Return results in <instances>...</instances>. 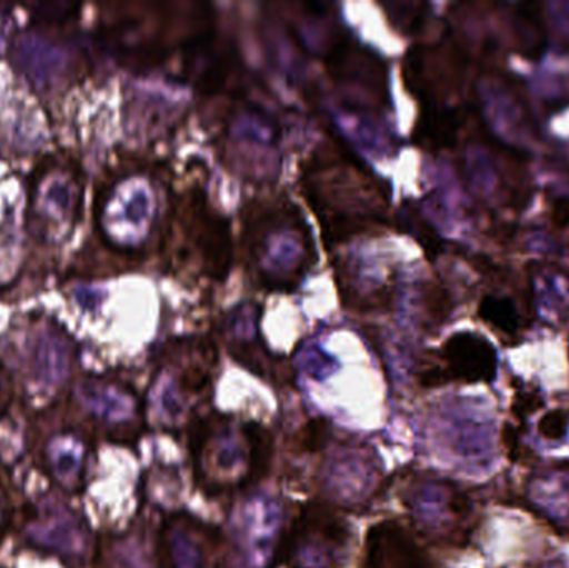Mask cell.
<instances>
[{"label": "cell", "instance_id": "obj_3", "mask_svg": "<svg viewBox=\"0 0 569 568\" xmlns=\"http://www.w3.org/2000/svg\"><path fill=\"white\" fill-rule=\"evenodd\" d=\"M220 532L190 516L163 526L162 557L169 568H220Z\"/></svg>", "mask_w": 569, "mask_h": 568}, {"label": "cell", "instance_id": "obj_13", "mask_svg": "<svg viewBox=\"0 0 569 568\" xmlns=\"http://www.w3.org/2000/svg\"><path fill=\"white\" fill-rule=\"evenodd\" d=\"M3 522H2V510H0V529H2Z\"/></svg>", "mask_w": 569, "mask_h": 568}, {"label": "cell", "instance_id": "obj_7", "mask_svg": "<svg viewBox=\"0 0 569 568\" xmlns=\"http://www.w3.org/2000/svg\"><path fill=\"white\" fill-rule=\"evenodd\" d=\"M461 117L457 110L433 109L418 122L417 137L428 149H443L457 142Z\"/></svg>", "mask_w": 569, "mask_h": 568}, {"label": "cell", "instance_id": "obj_5", "mask_svg": "<svg viewBox=\"0 0 569 568\" xmlns=\"http://www.w3.org/2000/svg\"><path fill=\"white\" fill-rule=\"evenodd\" d=\"M30 539L43 549L77 556L83 549V534L77 519L66 512H47L37 517Z\"/></svg>", "mask_w": 569, "mask_h": 568}, {"label": "cell", "instance_id": "obj_8", "mask_svg": "<svg viewBox=\"0 0 569 568\" xmlns=\"http://www.w3.org/2000/svg\"><path fill=\"white\" fill-rule=\"evenodd\" d=\"M511 30H513L515 42L523 56L537 59L543 50V22H541L540 6L523 3L515 6L511 13Z\"/></svg>", "mask_w": 569, "mask_h": 568}, {"label": "cell", "instance_id": "obj_6", "mask_svg": "<svg viewBox=\"0 0 569 568\" xmlns=\"http://www.w3.org/2000/svg\"><path fill=\"white\" fill-rule=\"evenodd\" d=\"M478 317L503 340V343H518L525 330L528 329L527 320L510 297L495 296V293L485 296L478 306Z\"/></svg>", "mask_w": 569, "mask_h": 568}, {"label": "cell", "instance_id": "obj_9", "mask_svg": "<svg viewBox=\"0 0 569 568\" xmlns=\"http://www.w3.org/2000/svg\"><path fill=\"white\" fill-rule=\"evenodd\" d=\"M49 459L53 476L62 486H77L82 476L83 449L76 437H56L50 442Z\"/></svg>", "mask_w": 569, "mask_h": 568}, {"label": "cell", "instance_id": "obj_2", "mask_svg": "<svg viewBox=\"0 0 569 568\" xmlns=\"http://www.w3.org/2000/svg\"><path fill=\"white\" fill-rule=\"evenodd\" d=\"M498 356L487 337L475 332L453 333L441 347L440 363L420 376L423 387L448 382L491 383L497 379Z\"/></svg>", "mask_w": 569, "mask_h": 568}, {"label": "cell", "instance_id": "obj_4", "mask_svg": "<svg viewBox=\"0 0 569 568\" xmlns=\"http://www.w3.org/2000/svg\"><path fill=\"white\" fill-rule=\"evenodd\" d=\"M361 568H433L413 534L398 520H383L367 534Z\"/></svg>", "mask_w": 569, "mask_h": 568}, {"label": "cell", "instance_id": "obj_12", "mask_svg": "<svg viewBox=\"0 0 569 568\" xmlns=\"http://www.w3.org/2000/svg\"><path fill=\"white\" fill-rule=\"evenodd\" d=\"M79 7L73 3H42L37 6L33 16L39 19L47 20V22H63V20L72 19L76 16Z\"/></svg>", "mask_w": 569, "mask_h": 568}, {"label": "cell", "instance_id": "obj_11", "mask_svg": "<svg viewBox=\"0 0 569 568\" xmlns=\"http://www.w3.org/2000/svg\"><path fill=\"white\" fill-rule=\"evenodd\" d=\"M569 429V412L565 409L548 410L538 423V432L548 442H558L567 437Z\"/></svg>", "mask_w": 569, "mask_h": 568}, {"label": "cell", "instance_id": "obj_10", "mask_svg": "<svg viewBox=\"0 0 569 568\" xmlns=\"http://www.w3.org/2000/svg\"><path fill=\"white\" fill-rule=\"evenodd\" d=\"M295 447L298 452L315 454L325 449L331 436L330 422L325 419H311L298 430Z\"/></svg>", "mask_w": 569, "mask_h": 568}, {"label": "cell", "instance_id": "obj_1", "mask_svg": "<svg viewBox=\"0 0 569 568\" xmlns=\"http://www.w3.org/2000/svg\"><path fill=\"white\" fill-rule=\"evenodd\" d=\"M351 547L347 520L327 504L301 507L283 542L284 562L290 568H341Z\"/></svg>", "mask_w": 569, "mask_h": 568}]
</instances>
